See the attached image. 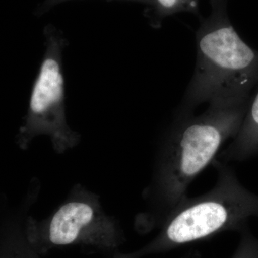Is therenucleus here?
Returning <instances> with one entry per match:
<instances>
[{"mask_svg": "<svg viewBox=\"0 0 258 258\" xmlns=\"http://www.w3.org/2000/svg\"><path fill=\"white\" fill-rule=\"evenodd\" d=\"M247 113L246 102L210 106L199 115H176L154 161L152 179L144 189L147 210L137 217L143 230L160 227L185 198L186 191L210 164L227 139L238 133Z\"/></svg>", "mask_w": 258, "mask_h": 258, "instance_id": "obj_1", "label": "nucleus"}, {"mask_svg": "<svg viewBox=\"0 0 258 258\" xmlns=\"http://www.w3.org/2000/svg\"><path fill=\"white\" fill-rule=\"evenodd\" d=\"M229 0H210L211 13L197 32L196 69L178 115L194 114L197 107L232 106L246 102L257 71L258 56L231 23Z\"/></svg>", "mask_w": 258, "mask_h": 258, "instance_id": "obj_2", "label": "nucleus"}, {"mask_svg": "<svg viewBox=\"0 0 258 258\" xmlns=\"http://www.w3.org/2000/svg\"><path fill=\"white\" fill-rule=\"evenodd\" d=\"M215 186L200 196L186 197L166 217L157 237L122 258H140L209 240L222 232H241L258 218V195L244 187L228 163L215 159Z\"/></svg>", "mask_w": 258, "mask_h": 258, "instance_id": "obj_3", "label": "nucleus"}, {"mask_svg": "<svg viewBox=\"0 0 258 258\" xmlns=\"http://www.w3.org/2000/svg\"><path fill=\"white\" fill-rule=\"evenodd\" d=\"M45 50L33 86L26 115L16 136L23 150L39 136L48 137L52 149L63 154L81 142L79 132L68 123L62 54L67 40L60 30L48 25L44 29Z\"/></svg>", "mask_w": 258, "mask_h": 258, "instance_id": "obj_4", "label": "nucleus"}, {"mask_svg": "<svg viewBox=\"0 0 258 258\" xmlns=\"http://www.w3.org/2000/svg\"><path fill=\"white\" fill-rule=\"evenodd\" d=\"M25 226L28 240L43 247L85 243L113 247L123 238L118 220L105 212L100 195L80 184L48 217L38 221L27 216Z\"/></svg>", "mask_w": 258, "mask_h": 258, "instance_id": "obj_5", "label": "nucleus"}, {"mask_svg": "<svg viewBox=\"0 0 258 258\" xmlns=\"http://www.w3.org/2000/svg\"><path fill=\"white\" fill-rule=\"evenodd\" d=\"M240 239L235 252L230 258H258V238L248 227L240 232Z\"/></svg>", "mask_w": 258, "mask_h": 258, "instance_id": "obj_6", "label": "nucleus"}, {"mask_svg": "<svg viewBox=\"0 0 258 258\" xmlns=\"http://www.w3.org/2000/svg\"><path fill=\"white\" fill-rule=\"evenodd\" d=\"M67 1H70V0H45L37 7V9L35 10V15L37 16H41L50 11L56 5ZM108 1H112V0H108ZM122 1L136 2V3H143V4L147 5V6L152 5L153 3V0H122Z\"/></svg>", "mask_w": 258, "mask_h": 258, "instance_id": "obj_7", "label": "nucleus"}, {"mask_svg": "<svg viewBox=\"0 0 258 258\" xmlns=\"http://www.w3.org/2000/svg\"><path fill=\"white\" fill-rule=\"evenodd\" d=\"M181 258H201V254L198 251H190Z\"/></svg>", "mask_w": 258, "mask_h": 258, "instance_id": "obj_8", "label": "nucleus"}, {"mask_svg": "<svg viewBox=\"0 0 258 258\" xmlns=\"http://www.w3.org/2000/svg\"><path fill=\"white\" fill-rule=\"evenodd\" d=\"M193 1L195 2V3H198V4H199V0H193Z\"/></svg>", "mask_w": 258, "mask_h": 258, "instance_id": "obj_9", "label": "nucleus"}]
</instances>
